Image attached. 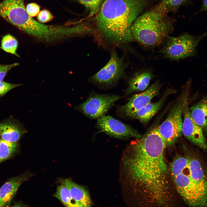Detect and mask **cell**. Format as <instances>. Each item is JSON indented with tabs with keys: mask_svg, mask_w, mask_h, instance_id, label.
I'll use <instances>...</instances> for the list:
<instances>
[{
	"mask_svg": "<svg viewBox=\"0 0 207 207\" xmlns=\"http://www.w3.org/2000/svg\"><path fill=\"white\" fill-rule=\"evenodd\" d=\"M167 146L154 126L127 148L124 172L131 200L136 206L176 205L177 193L165 156Z\"/></svg>",
	"mask_w": 207,
	"mask_h": 207,
	"instance_id": "obj_1",
	"label": "cell"
},
{
	"mask_svg": "<svg viewBox=\"0 0 207 207\" xmlns=\"http://www.w3.org/2000/svg\"><path fill=\"white\" fill-rule=\"evenodd\" d=\"M152 0H104L96 15L97 30L105 39L119 43L134 41L131 26Z\"/></svg>",
	"mask_w": 207,
	"mask_h": 207,
	"instance_id": "obj_2",
	"label": "cell"
},
{
	"mask_svg": "<svg viewBox=\"0 0 207 207\" xmlns=\"http://www.w3.org/2000/svg\"><path fill=\"white\" fill-rule=\"evenodd\" d=\"M169 12L162 1L139 16L131 27L134 41L147 47L161 45L173 28V22L168 16Z\"/></svg>",
	"mask_w": 207,
	"mask_h": 207,
	"instance_id": "obj_3",
	"label": "cell"
},
{
	"mask_svg": "<svg viewBox=\"0 0 207 207\" xmlns=\"http://www.w3.org/2000/svg\"><path fill=\"white\" fill-rule=\"evenodd\" d=\"M170 170L176 191L187 205L207 207V198L191 179L188 165L182 161H175L170 164Z\"/></svg>",
	"mask_w": 207,
	"mask_h": 207,
	"instance_id": "obj_4",
	"label": "cell"
},
{
	"mask_svg": "<svg viewBox=\"0 0 207 207\" xmlns=\"http://www.w3.org/2000/svg\"><path fill=\"white\" fill-rule=\"evenodd\" d=\"M207 35V32L195 36L185 33L177 37L168 36L166 44L160 51L166 58L179 60L192 56L200 42Z\"/></svg>",
	"mask_w": 207,
	"mask_h": 207,
	"instance_id": "obj_5",
	"label": "cell"
},
{
	"mask_svg": "<svg viewBox=\"0 0 207 207\" xmlns=\"http://www.w3.org/2000/svg\"><path fill=\"white\" fill-rule=\"evenodd\" d=\"M183 111L182 95L173 106L165 120L157 126L167 146L175 143L183 134Z\"/></svg>",
	"mask_w": 207,
	"mask_h": 207,
	"instance_id": "obj_6",
	"label": "cell"
},
{
	"mask_svg": "<svg viewBox=\"0 0 207 207\" xmlns=\"http://www.w3.org/2000/svg\"><path fill=\"white\" fill-rule=\"evenodd\" d=\"M190 83L188 82L182 94L183 102L182 134L185 138L202 150L207 149V144L203 130L195 122L189 107L188 96Z\"/></svg>",
	"mask_w": 207,
	"mask_h": 207,
	"instance_id": "obj_7",
	"label": "cell"
},
{
	"mask_svg": "<svg viewBox=\"0 0 207 207\" xmlns=\"http://www.w3.org/2000/svg\"><path fill=\"white\" fill-rule=\"evenodd\" d=\"M121 98L116 95L94 93L75 109L90 118L98 119L105 115Z\"/></svg>",
	"mask_w": 207,
	"mask_h": 207,
	"instance_id": "obj_8",
	"label": "cell"
},
{
	"mask_svg": "<svg viewBox=\"0 0 207 207\" xmlns=\"http://www.w3.org/2000/svg\"><path fill=\"white\" fill-rule=\"evenodd\" d=\"M125 64L122 58L112 51L107 64L93 76L92 80L99 84L110 85L114 84L123 75Z\"/></svg>",
	"mask_w": 207,
	"mask_h": 207,
	"instance_id": "obj_9",
	"label": "cell"
},
{
	"mask_svg": "<svg viewBox=\"0 0 207 207\" xmlns=\"http://www.w3.org/2000/svg\"><path fill=\"white\" fill-rule=\"evenodd\" d=\"M96 126L101 132L115 138H139L142 135L131 126L109 116L104 115L98 118Z\"/></svg>",
	"mask_w": 207,
	"mask_h": 207,
	"instance_id": "obj_10",
	"label": "cell"
},
{
	"mask_svg": "<svg viewBox=\"0 0 207 207\" xmlns=\"http://www.w3.org/2000/svg\"><path fill=\"white\" fill-rule=\"evenodd\" d=\"M161 86L160 81L158 80L142 92L133 95L126 103L119 108V112L124 116L131 117L159 94Z\"/></svg>",
	"mask_w": 207,
	"mask_h": 207,
	"instance_id": "obj_11",
	"label": "cell"
},
{
	"mask_svg": "<svg viewBox=\"0 0 207 207\" xmlns=\"http://www.w3.org/2000/svg\"><path fill=\"white\" fill-rule=\"evenodd\" d=\"M31 175L27 172L14 177L5 182L0 188V207L9 205L19 187Z\"/></svg>",
	"mask_w": 207,
	"mask_h": 207,
	"instance_id": "obj_12",
	"label": "cell"
},
{
	"mask_svg": "<svg viewBox=\"0 0 207 207\" xmlns=\"http://www.w3.org/2000/svg\"><path fill=\"white\" fill-rule=\"evenodd\" d=\"M59 182L68 189L72 198L78 207H89L92 205L88 192L83 187L68 179H60Z\"/></svg>",
	"mask_w": 207,
	"mask_h": 207,
	"instance_id": "obj_13",
	"label": "cell"
},
{
	"mask_svg": "<svg viewBox=\"0 0 207 207\" xmlns=\"http://www.w3.org/2000/svg\"><path fill=\"white\" fill-rule=\"evenodd\" d=\"M188 168L192 180L207 198V177L200 162L195 158H189Z\"/></svg>",
	"mask_w": 207,
	"mask_h": 207,
	"instance_id": "obj_14",
	"label": "cell"
},
{
	"mask_svg": "<svg viewBox=\"0 0 207 207\" xmlns=\"http://www.w3.org/2000/svg\"><path fill=\"white\" fill-rule=\"evenodd\" d=\"M174 92L173 91L168 90L158 101L154 103L150 102L134 113L131 117L143 123H147L161 108L167 97Z\"/></svg>",
	"mask_w": 207,
	"mask_h": 207,
	"instance_id": "obj_15",
	"label": "cell"
},
{
	"mask_svg": "<svg viewBox=\"0 0 207 207\" xmlns=\"http://www.w3.org/2000/svg\"><path fill=\"white\" fill-rule=\"evenodd\" d=\"M153 76L152 72L148 70H142L136 73L129 81L126 94L130 95L134 92L146 90Z\"/></svg>",
	"mask_w": 207,
	"mask_h": 207,
	"instance_id": "obj_16",
	"label": "cell"
},
{
	"mask_svg": "<svg viewBox=\"0 0 207 207\" xmlns=\"http://www.w3.org/2000/svg\"><path fill=\"white\" fill-rule=\"evenodd\" d=\"M26 131L18 124L9 122L0 124L1 139L9 142L17 143Z\"/></svg>",
	"mask_w": 207,
	"mask_h": 207,
	"instance_id": "obj_17",
	"label": "cell"
},
{
	"mask_svg": "<svg viewBox=\"0 0 207 207\" xmlns=\"http://www.w3.org/2000/svg\"><path fill=\"white\" fill-rule=\"evenodd\" d=\"M193 119L203 129L207 131V97H203L200 100L189 108Z\"/></svg>",
	"mask_w": 207,
	"mask_h": 207,
	"instance_id": "obj_18",
	"label": "cell"
},
{
	"mask_svg": "<svg viewBox=\"0 0 207 207\" xmlns=\"http://www.w3.org/2000/svg\"><path fill=\"white\" fill-rule=\"evenodd\" d=\"M53 196L58 199L65 206L67 207H78L73 200L68 189L64 185H58Z\"/></svg>",
	"mask_w": 207,
	"mask_h": 207,
	"instance_id": "obj_19",
	"label": "cell"
},
{
	"mask_svg": "<svg viewBox=\"0 0 207 207\" xmlns=\"http://www.w3.org/2000/svg\"><path fill=\"white\" fill-rule=\"evenodd\" d=\"M18 147L17 143L0 139V163L10 158L15 152Z\"/></svg>",
	"mask_w": 207,
	"mask_h": 207,
	"instance_id": "obj_20",
	"label": "cell"
},
{
	"mask_svg": "<svg viewBox=\"0 0 207 207\" xmlns=\"http://www.w3.org/2000/svg\"><path fill=\"white\" fill-rule=\"evenodd\" d=\"M18 45V42L16 39L10 34H8L3 37L0 48L7 52L19 57V55L16 53Z\"/></svg>",
	"mask_w": 207,
	"mask_h": 207,
	"instance_id": "obj_21",
	"label": "cell"
},
{
	"mask_svg": "<svg viewBox=\"0 0 207 207\" xmlns=\"http://www.w3.org/2000/svg\"><path fill=\"white\" fill-rule=\"evenodd\" d=\"M84 5L89 12V16L95 15L104 0H75Z\"/></svg>",
	"mask_w": 207,
	"mask_h": 207,
	"instance_id": "obj_22",
	"label": "cell"
},
{
	"mask_svg": "<svg viewBox=\"0 0 207 207\" xmlns=\"http://www.w3.org/2000/svg\"><path fill=\"white\" fill-rule=\"evenodd\" d=\"M169 11L177 10L181 6L186 5L191 0H162Z\"/></svg>",
	"mask_w": 207,
	"mask_h": 207,
	"instance_id": "obj_23",
	"label": "cell"
},
{
	"mask_svg": "<svg viewBox=\"0 0 207 207\" xmlns=\"http://www.w3.org/2000/svg\"><path fill=\"white\" fill-rule=\"evenodd\" d=\"M21 85L12 84L3 81L0 82V96L5 95L13 89Z\"/></svg>",
	"mask_w": 207,
	"mask_h": 207,
	"instance_id": "obj_24",
	"label": "cell"
},
{
	"mask_svg": "<svg viewBox=\"0 0 207 207\" xmlns=\"http://www.w3.org/2000/svg\"><path fill=\"white\" fill-rule=\"evenodd\" d=\"M37 18L40 22L44 23L51 20L53 18V16L48 10L43 9L39 12L37 15Z\"/></svg>",
	"mask_w": 207,
	"mask_h": 207,
	"instance_id": "obj_25",
	"label": "cell"
},
{
	"mask_svg": "<svg viewBox=\"0 0 207 207\" xmlns=\"http://www.w3.org/2000/svg\"><path fill=\"white\" fill-rule=\"evenodd\" d=\"M26 9L29 15L33 17L37 16L39 13L40 7L35 3H30L27 5Z\"/></svg>",
	"mask_w": 207,
	"mask_h": 207,
	"instance_id": "obj_26",
	"label": "cell"
},
{
	"mask_svg": "<svg viewBox=\"0 0 207 207\" xmlns=\"http://www.w3.org/2000/svg\"><path fill=\"white\" fill-rule=\"evenodd\" d=\"M18 65V63L8 65L0 64V82L3 81L6 75L10 70Z\"/></svg>",
	"mask_w": 207,
	"mask_h": 207,
	"instance_id": "obj_27",
	"label": "cell"
},
{
	"mask_svg": "<svg viewBox=\"0 0 207 207\" xmlns=\"http://www.w3.org/2000/svg\"><path fill=\"white\" fill-rule=\"evenodd\" d=\"M207 10V0H204L200 10L196 14Z\"/></svg>",
	"mask_w": 207,
	"mask_h": 207,
	"instance_id": "obj_28",
	"label": "cell"
}]
</instances>
